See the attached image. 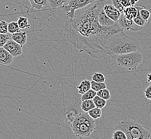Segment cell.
Masks as SVG:
<instances>
[{"mask_svg":"<svg viewBox=\"0 0 151 139\" xmlns=\"http://www.w3.org/2000/svg\"><path fill=\"white\" fill-rule=\"evenodd\" d=\"M92 100H93V102L94 103L96 107H98L101 109L103 107H105L106 105L107 104L106 100L102 99L98 96H95Z\"/></svg>","mask_w":151,"mask_h":139,"instance_id":"44dd1931","label":"cell"},{"mask_svg":"<svg viewBox=\"0 0 151 139\" xmlns=\"http://www.w3.org/2000/svg\"><path fill=\"white\" fill-rule=\"evenodd\" d=\"M118 23L122 27L123 29L126 30L131 29L134 31H139L140 30H142L144 29L143 27L138 26L136 24L134 23L133 20L129 19L125 17V16L123 12H121V15L119 16V19L117 21Z\"/></svg>","mask_w":151,"mask_h":139,"instance_id":"ba28073f","label":"cell"},{"mask_svg":"<svg viewBox=\"0 0 151 139\" xmlns=\"http://www.w3.org/2000/svg\"><path fill=\"white\" fill-rule=\"evenodd\" d=\"M96 95L100 97L102 99L107 101L111 98V94L109 90L106 88H104L96 92Z\"/></svg>","mask_w":151,"mask_h":139,"instance_id":"7402d4cb","label":"cell"},{"mask_svg":"<svg viewBox=\"0 0 151 139\" xmlns=\"http://www.w3.org/2000/svg\"><path fill=\"white\" fill-rule=\"evenodd\" d=\"M81 107V110H83L84 112H86L91 109L96 107L92 99L82 101Z\"/></svg>","mask_w":151,"mask_h":139,"instance_id":"e0dca14e","label":"cell"},{"mask_svg":"<svg viewBox=\"0 0 151 139\" xmlns=\"http://www.w3.org/2000/svg\"><path fill=\"white\" fill-rule=\"evenodd\" d=\"M115 130H121L127 139H151V133L134 120L124 119L118 123Z\"/></svg>","mask_w":151,"mask_h":139,"instance_id":"277c9868","label":"cell"},{"mask_svg":"<svg viewBox=\"0 0 151 139\" xmlns=\"http://www.w3.org/2000/svg\"><path fill=\"white\" fill-rule=\"evenodd\" d=\"M13 57L3 47H0V64L9 65L13 61Z\"/></svg>","mask_w":151,"mask_h":139,"instance_id":"8fae6325","label":"cell"},{"mask_svg":"<svg viewBox=\"0 0 151 139\" xmlns=\"http://www.w3.org/2000/svg\"><path fill=\"white\" fill-rule=\"evenodd\" d=\"M70 128L76 137L80 139L87 138L96 130V121L86 112H81L74 117Z\"/></svg>","mask_w":151,"mask_h":139,"instance_id":"3957f363","label":"cell"},{"mask_svg":"<svg viewBox=\"0 0 151 139\" xmlns=\"http://www.w3.org/2000/svg\"><path fill=\"white\" fill-rule=\"evenodd\" d=\"M92 79V80L96 81V82H105V80H106L105 75H104L102 73L99 72L94 73Z\"/></svg>","mask_w":151,"mask_h":139,"instance_id":"484cf974","label":"cell"},{"mask_svg":"<svg viewBox=\"0 0 151 139\" xmlns=\"http://www.w3.org/2000/svg\"><path fill=\"white\" fill-rule=\"evenodd\" d=\"M102 1L104 0H69L62 9L66 12L67 17L70 19L74 17L77 10L83 9L91 4Z\"/></svg>","mask_w":151,"mask_h":139,"instance_id":"52a82bcc","label":"cell"},{"mask_svg":"<svg viewBox=\"0 0 151 139\" xmlns=\"http://www.w3.org/2000/svg\"><path fill=\"white\" fill-rule=\"evenodd\" d=\"M18 25L20 29H29L30 27V24L28 19L25 17L20 16L18 19Z\"/></svg>","mask_w":151,"mask_h":139,"instance_id":"ac0fdd59","label":"cell"},{"mask_svg":"<svg viewBox=\"0 0 151 139\" xmlns=\"http://www.w3.org/2000/svg\"><path fill=\"white\" fill-rule=\"evenodd\" d=\"M112 139H127V136L125 133L121 130H116L113 133Z\"/></svg>","mask_w":151,"mask_h":139,"instance_id":"4316f807","label":"cell"},{"mask_svg":"<svg viewBox=\"0 0 151 139\" xmlns=\"http://www.w3.org/2000/svg\"><path fill=\"white\" fill-rule=\"evenodd\" d=\"M106 88H107V85L105 84V82H96L93 80L91 81V88L96 91V92Z\"/></svg>","mask_w":151,"mask_h":139,"instance_id":"ffe728a7","label":"cell"},{"mask_svg":"<svg viewBox=\"0 0 151 139\" xmlns=\"http://www.w3.org/2000/svg\"><path fill=\"white\" fill-rule=\"evenodd\" d=\"M20 28L16 21H12L8 25V31L10 34H13L16 32H19Z\"/></svg>","mask_w":151,"mask_h":139,"instance_id":"603a6c76","label":"cell"},{"mask_svg":"<svg viewBox=\"0 0 151 139\" xmlns=\"http://www.w3.org/2000/svg\"><path fill=\"white\" fill-rule=\"evenodd\" d=\"M96 95V92L91 88L90 90H87L86 92H85L83 94L81 95V101L93 99V97Z\"/></svg>","mask_w":151,"mask_h":139,"instance_id":"cb8c5ba5","label":"cell"},{"mask_svg":"<svg viewBox=\"0 0 151 139\" xmlns=\"http://www.w3.org/2000/svg\"><path fill=\"white\" fill-rule=\"evenodd\" d=\"M123 13L125 16V17L129 19L133 20L134 18L136 17L137 15V10L134 6H129L125 8L123 11Z\"/></svg>","mask_w":151,"mask_h":139,"instance_id":"5bb4252c","label":"cell"},{"mask_svg":"<svg viewBox=\"0 0 151 139\" xmlns=\"http://www.w3.org/2000/svg\"><path fill=\"white\" fill-rule=\"evenodd\" d=\"M111 57L116 60L119 66L130 71L139 67L143 60V55L139 51L124 54L112 55Z\"/></svg>","mask_w":151,"mask_h":139,"instance_id":"5b68a950","label":"cell"},{"mask_svg":"<svg viewBox=\"0 0 151 139\" xmlns=\"http://www.w3.org/2000/svg\"><path fill=\"white\" fill-rule=\"evenodd\" d=\"M8 23L5 20L0 21V33L7 34L8 33Z\"/></svg>","mask_w":151,"mask_h":139,"instance_id":"83f0119b","label":"cell"},{"mask_svg":"<svg viewBox=\"0 0 151 139\" xmlns=\"http://www.w3.org/2000/svg\"><path fill=\"white\" fill-rule=\"evenodd\" d=\"M139 41L135 38L125 34L124 31L114 35L108 44V56L124 54L129 52L139 51Z\"/></svg>","mask_w":151,"mask_h":139,"instance_id":"7a4b0ae2","label":"cell"},{"mask_svg":"<svg viewBox=\"0 0 151 139\" xmlns=\"http://www.w3.org/2000/svg\"><path fill=\"white\" fill-rule=\"evenodd\" d=\"M103 9L108 17L113 20L114 21L117 22L121 15V12L113 5L104 4Z\"/></svg>","mask_w":151,"mask_h":139,"instance_id":"30bf717a","label":"cell"},{"mask_svg":"<svg viewBox=\"0 0 151 139\" xmlns=\"http://www.w3.org/2000/svg\"><path fill=\"white\" fill-rule=\"evenodd\" d=\"M144 94L146 98L150 100H151V85H150L146 87L145 90H144Z\"/></svg>","mask_w":151,"mask_h":139,"instance_id":"1f68e13d","label":"cell"},{"mask_svg":"<svg viewBox=\"0 0 151 139\" xmlns=\"http://www.w3.org/2000/svg\"><path fill=\"white\" fill-rule=\"evenodd\" d=\"M87 113L91 118L94 119H99L102 116L101 110L98 107H94L89 110Z\"/></svg>","mask_w":151,"mask_h":139,"instance_id":"d6986e66","label":"cell"},{"mask_svg":"<svg viewBox=\"0 0 151 139\" xmlns=\"http://www.w3.org/2000/svg\"><path fill=\"white\" fill-rule=\"evenodd\" d=\"M22 47L15 41L9 39L3 47L13 57H17L22 54Z\"/></svg>","mask_w":151,"mask_h":139,"instance_id":"9c48e42d","label":"cell"},{"mask_svg":"<svg viewBox=\"0 0 151 139\" xmlns=\"http://www.w3.org/2000/svg\"><path fill=\"white\" fill-rule=\"evenodd\" d=\"M151 73H148V74L147 75V76H146V77H147V81H148L150 84H151Z\"/></svg>","mask_w":151,"mask_h":139,"instance_id":"d6a6232c","label":"cell"},{"mask_svg":"<svg viewBox=\"0 0 151 139\" xmlns=\"http://www.w3.org/2000/svg\"><path fill=\"white\" fill-rule=\"evenodd\" d=\"M12 39L23 46L27 42V33L26 32L21 31L16 32L12 34Z\"/></svg>","mask_w":151,"mask_h":139,"instance_id":"4fadbf2b","label":"cell"},{"mask_svg":"<svg viewBox=\"0 0 151 139\" xmlns=\"http://www.w3.org/2000/svg\"><path fill=\"white\" fill-rule=\"evenodd\" d=\"M69 0H47L48 6L51 11L54 14L56 9L62 8L67 4Z\"/></svg>","mask_w":151,"mask_h":139,"instance_id":"7c38bea8","label":"cell"},{"mask_svg":"<svg viewBox=\"0 0 151 139\" xmlns=\"http://www.w3.org/2000/svg\"><path fill=\"white\" fill-rule=\"evenodd\" d=\"M137 10V13L141 18L146 21H148L150 17V12L148 10L145 9L142 6H134Z\"/></svg>","mask_w":151,"mask_h":139,"instance_id":"2e32d148","label":"cell"},{"mask_svg":"<svg viewBox=\"0 0 151 139\" xmlns=\"http://www.w3.org/2000/svg\"><path fill=\"white\" fill-rule=\"evenodd\" d=\"M96 3L75 12L63 29L67 40L73 46L93 58H101L108 56V46L111 39L124 29L118 22L109 26L99 24L96 16Z\"/></svg>","mask_w":151,"mask_h":139,"instance_id":"6da1fadb","label":"cell"},{"mask_svg":"<svg viewBox=\"0 0 151 139\" xmlns=\"http://www.w3.org/2000/svg\"><path fill=\"white\" fill-rule=\"evenodd\" d=\"M77 89L79 94H83L84 93L86 92L87 90H90L91 81L87 79L83 80L77 87Z\"/></svg>","mask_w":151,"mask_h":139,"instance_id":"9a60e30c","label":"cell"},{"mask_svg":"<svg viewBox=\"0 0 151 139\" xmlns=\"http://www.w3.org/2000/svg\"><path fill=\"white\" fill-rule=\"evenodd\" d=\"M121 2L124 8L129 6H134L136 3V1L135 0H121Z\"/></svg>","mask_w":151,"mask_h":139,"instance_id":"4dcf8cb0","label":"cell"},{"mask_svg":"<svg viewBox=\"0 0 151 139\" xmlns=\"http://www.w3.org/2000/svg\"><path fill=\"white\" fill-rule=\"evenodd\" d=\"M111 1L113 4L112 5H113L120 12H123L124 8L122 6L121 0H111Z\"/></svg>","mask_w":151,"mask_h":139,"instance_id":"f546056e","label":"cell"},{"mask_svg":"<svg viewBox=\"0 0 151 139\" xmlns=\"http://www.w3.org/2000/svg\"><path fill=\"white\" fill-rule=\"evenodd\" d=\"M10 39L9 35L7 34L0 33V47H3L6 42Z\"/></svg>","mask_w":151,"mask_h":139,"instance_id":"f1b7e54d","label":"cell"},{"mask_svg":"<svg viewBox=\"0 0 151 139\" xmlns=\"http://www.w3.org/2000/svg\"><path fill=\"white\" fill-rule=\"evenodd\" d=\"M133 21H134V23L137 25L138 26L143 27L144 28L147 26V23H148V21L143 19L142 18H141L139 15L138 14V13H137L136 17L133 19Z\"/></svg>","mask_w":151,"mask_h":139,"instance_id":"d4e9b609","label":"cell"},{"mask_svg":"<svg viewBox=\"0 0 151 139\" xmlns=\"http://www.w3.org/2000/svg\"><path fill=\"white\" fill-rule=\"evenodd\" d=\"M29 8H27V15L33 19H39L40 17L48 18L53 14L50 10L47 0H29Z\"/></svg>","mask_w":151,"mask_h":139,"instance_id":"8992f818","label":"cell"}]
</instances>
